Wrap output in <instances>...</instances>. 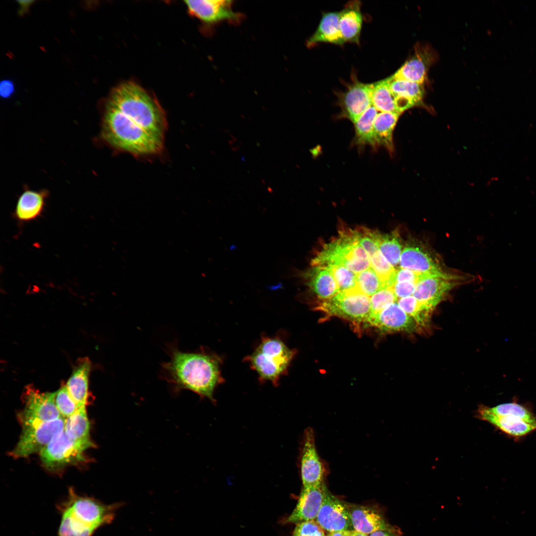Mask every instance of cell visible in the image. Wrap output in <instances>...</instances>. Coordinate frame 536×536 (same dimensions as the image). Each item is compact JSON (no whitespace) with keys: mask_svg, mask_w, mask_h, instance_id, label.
Wrapping results in <instances>:
<instances>
[{"mask_svg":"<svg viewBox=\"0 0 536 536\" xmlns=\"http://www.w3.org/2000/svg\"><path fill=\"white\" fill-rule=\"evenodd\" d=\"M292 536H326L324 530L315 521L297 524Z\"/></svg>","mask_w":536,"mask_h":536,"instance_id":"obj_40","label":"cell"},{"mask_svg":"<svg viewBox=\"0 0 536 536\" xmlns=\"http://www.w3.org/2000/svg\"><path fill=\"white\" fill-rule=\"evenodd\" d=\"M433 50L416 47L414 54L393 75L396 78L423 84L429 67L436 59Z\"/></svg>","mask_w":536,"mask_h":536,"instance_id":"obj_17","label":"cell"},{"mask_svg":"<svg viewBox=\"0 0 536 536\" xmlns=\"http://www.w3.org/2000/svg\"><path fill=\"white\" fill-rule=\"evenodd\" d=\"M318 309L329 316L355 322H366L371 312L370 299L356 286L339 291L332 298L322 300Z\"/></svg>","mask_w":536,"mask_h":536,"instance_id":"obj_6","label":"cell"},{"mask_svg":"<svg viewBox=\"0 0 536 536\" xmlns=\"http://www.w3.org/2000/svg\"><path fill=\"white\" fill-rule=\"evenodd\" d=\"M48 195L46 190L25 189L17 200L15 217L21 222H29L39 217L44 209Z\"/></svg>","mask_w":536,"mask_h":536,"instance_id":"obj_21","label":"cell"},{"mask_svg":"<svg viewBox=\"0 0 536 536\" xmlns=\"http://www.w3.org/2000/svg\"><path fill=\"white\" fill-rule=\"evenodd\" d=\"M401 114L380 112L374 122V133L376 145L384 147L390 152L394 150L393 132Z\"/></svg>","mask_w":536,"mask_h":536,"instance_id":"obj_28","label":"cell"},{"mask_svg":"<svg viewBox=\"0 0 536 536\" xmlns=\"http://www.w3.org/2000/svg\"><path fill=\"white\" fill-rule=\"evenodd\" d=\"M354 530L365 534H370L380 530H393L397 529L389 524L383 516L369 507L345 503Z\"/></svg>","mask_w":536,"mask_h":536,"instance_id":"obj_18","label":"cell"},{"mask_svg":"<svg viewBox=\"0 0 536 536\" xmlns=\"http://www.w3.org/2000/svg\"><path fill=\"white\" fill-rule=\"evenodd\" d=\"M377 114V110L371 105L354 123L356 144L370 145L373 147L377 146L374 137V122Z\"/></svg>","mask_w":536,"mask_h":536,"instance_id":"obj_30","label":"cell"},{"mask_svg":"<svg viewBox=\"0 0 536 536\" xmlns=\"http://www.w3.org/2000/svg\"><path fill=\"white\" fill-rule=\"evenodd\" d=\"M370 299L371 312L369 316L378 313L387 306L397 301L392 286L382 287L372 295Z\"/></svg>","mask_w":536,"mask_h":536,"instance_id":"obj_39","label":"cell"},{"mask_svg":"<svg viewBox=\"0 0 536 536\" xmlns=\"http://www.w3.org/2000/svg\"><path fill=\"white\" fill-rule=\"evenodd\" d=\"M425 274L426 273H419L400 268L396 269L394 276V284L399 282H412L417 283Z\"/></svg>","mask_w":536,"mask_h":536,"instance_id":"obj_41","label":"cell"},{"mask_svg":"<svg viewBox=\"0 0 536 536\" xmlns=\"http://www.w3.org/2000/svg\"><path fill=\"white\" fill-rule=\"evenodd\" d=\"M167 349L169 360L161 364L160 377L175 391L188 390L214 402V391L224 381L221 358L203 347L182 351L174 342Z\"/></svg>","mask_w":536,"mask_h":536,"instance_id":"obj_2","label":"cell"},{"mask_svg":"<svg viewBox=\"0 0 536 536\" xmlns=\"http://www.w3.org/2000/svg\"><path fill=\"white\" fill-rule=\"evenodd\" d=\"M416 283L412 282H396L393 286L395 294L398 299L413 295Z\"/></svg>","mask_w":536,"mask_h":536,"instance_id":"obj_42","label":"cell"},{"mask_svg":"<svg viewBox=\"0 0 536 536\" xmlns=\"http://www.w3.org/2000/svg\"><path fill=\"white\" fill-rule=\"evenodd\" d=\"M166 127L157 100L137 84L126 82L112 91L106 103L100 135L115 149L150 155L162 151Z\"/></svg>","mask_w":536,"mask_h":536,"instance_id":"obj_1","label":"cell"},{"mask_svg":"<svg viewBox=\"0 0 536 536\" xmlns=\"http://www.w3.org/2000/svg\"><path fill=\"white\" fill-rule=\"evenodd\" d=\"M119 506L78 495L70 487L66 498L56 505L61 516L57 535L93 536L99 529L112 522Z\"/></svg>","mask_w":536,"mask_h":536,"instance_id":"obj_3","label":"cell"},{"mask_svg":"<svg viewBox=\"0 0 536 536\" xmlns=\"http://www.w3.org/2000/svg\"><path fill=\"white\" fill-rule=\"evenodd\" d=\"M354 231L359 244L369 258L379 250L381 234L377 231L364 227H358L354 229Z\"/></svg>","mask_w":536,"mask_h":536,"instance_id":"obj_36","label":"cell"},{"mask_svg":"<svg viewBox=\"0 0 536 536\" xmlns=\"http://www.w3.org/2000/svg\"><path fill=\"white\" fill-rule=\"evenodd\" d=\"M91 363L88 358L80 361L66 385L68 391L79 408L85 407L88 393V376Z\"/></svg>","mask_w":536,"mask_h":536,"instance_id":"obj_26","label":"cell"},{"mask_svg":"<svg viewBox=\"0 0 536 536\" xmlns=\"http://www.w3.org/2000/svg\"><path fill=\"white\" fill-rule=\"evenodd\" d=\"M400 264L401 268L415 272L453 278L443 271L425 250L417 246L405 247L402 252Z\"/></svg>","mask_w":536,"mask_h":536,"instance_id":"obj_19","label":"cell"},{"mask_svg":"<svg viewBox=\"0 0 536 536\" xmlns=\"http://www.w3.org/2000/svg\"><path fill=\"white\" fill-rule=\"evenodd\" d=\"M372 104L380 112L402 113L397 97L389 88L387 78L373 83Z\"/></svg>","mask_w":536,"mask_h":536,"instance_id":"obj_29","label":"cell"},{"mask_svg":"<svg viewBox=\"0 0 536 536\" xmlns=\"http://www.w3.org/2000/svg\"><path fill=\"white\" fill-rule=\"evenodd\" d=\"M397 302L414 319L418 327H425L428 324L432 311L422 306L413 295L398 299Z\"/></svg>","mask_w":536,"mask_h":536,"instance_id":"obj_31","label":"cell"},{"mask_svg":"<svg viewBox=\"0 0 536 536\" xmlns=\"http://www.w3.org/2000/svg\"><path fill=\"white\" fill-rule=\"evenodd\" d=\"M315 521L329 533L354 530L345 503L332 494L327 487Z\"/></svg>","mask_w":536,"mask_h":536,"instance_id":"obj_11","label":"cell"},{"mask_svg":"<svg viewBox=\"0 0 536 536\" xmlns=\"http://www.w3.org/2000/svg\"><path fill=\"white\" fill-rule=\"evenodd\" d=\"M350 530L339 531L329 533L327 536H349Z\"/></svg>","mask_w":536,"mask_h":536,"instance_id":"obj_46","label":"cell"},{"mask_svg":"<svg viewBox=\"0 0 536 536\" xmlns=\"http://www.w3.org/2000/svg\"><path fill=\"white\" fill-rule=\"evenodd\" d=\"M402 249L400 240L396 234L382 235L379 250L393 267L400 263Z\"/></svg>","mask_w":536,"mask_h":536,"instance_id":"obj_33","label":"cell"},{"mask_svg":"<svg viewBox=\"0 0 536 536\" xmlns=\"http://www.w3.org/2000/svg\"><path fill=\"white\" fill-rule=\"evenodd\" d=\"M369 259L371 267L383 281L385 285L393 287L396 271L394 267L384 257L380 250Z\"/></svg>","mask_w":536,"mask_h":536,"instance_id":"obj_35","label":"cell"},{"mask_svg":"<svg viewBox=\"0 0 536 536\" xmlns=\"http://www.w3.org/2000/svg\"><path fill=\"white\" fill-rule=\"evenodd\" d=\"M14 86L12 82L9 80H4L0 84V94L4 98H8L13 93Z\"/></svg>","mask_w":536,"mask_h":536,"instance_id":"obj_43","label":"cell"},{"mask_svg":"<svg viewBox=\"0 0 536 536\" xmlns=\"http://www.w3.org/2000/svg\"><path fill=\"white\" fill-rule=\"evenodd\" d=\"M304 277L310 290L322 300L332 298L340 291L332 273L325 267L312 266Z\"/></svg>","mask_w":536,"mask_h":536,"instance_id":"obj_24","label":"cell"},{"mask_svg":"<svg viewBox=\"0 0 536 536\" xmlns=\"http://www.w3.org/2000/svg\"><path fill=\"white\" fill-rule=\"evenodd\" d=\"M372 88L373 83H364L353 78L345 92L338 95L341 115L354 124L372 105Z\"/></svg>","mask_w":536,"mask_h":536,"instance_id":"obj_12","label":"cell"},{"mask_svg":"<svg viewBox=\"0 0 536 536\" xmlns=\"http://www.w3.org/2000/svg\"><path fill=\"white\" fill-rule=\"evenodd\" d=\"M354 231L341 230L338 237L324 245L312 260V266H341L356 274L371 267L369 257Z\"/></svg>","mask_w":536,"mask_h":536,"instance_id":"obj_4","label":"cell"},{"mask_svg":"<svg viewBox=\"0 0 536 536\" xmlns=\"http://www.w3.org/2000/svg\"><path fill=\"white\" fill-rule=\"evenodd\" d=\"M86 446L70 439L64 429L56 435L40 452L43 464L50 470L86 460L83 452Z\"/></svg>","mask_w":536,"mask_h":536,"instance_id":"obj_8","label":"cell"},{"mask_svg":"<svg viewBox=\"0 0 536 536\" xmlns=\"http://www.w3.org/2000/svg\"><path fill=\"white\" fill-rule=\"evenodd\" d=\"M55 402L60 414L64 419L73 415L79 408L66 386H63L55 392Z\"/></svg>","mask_w":536,"mask_h":536,"instance_id":"obj_38","label":"cell"},{"mask_svg":"<svg viewBox=\"0 0 536 536\" xmlns=\"http://www.w3.org/2000/svg\"><path fill=\"white\" fill-rule=\"evenodd\" d=\"M361 5L359 0L349 1L339 11V27L345 42L359 44L363 21Z\"/></svg>","mask_w":536,"mask_h":536,"instance_id":"obj_23","label":"cell"},{"mask_svg":"<svg viewBox=\"0 0 536 536\" xmlns=\"http://www.w3.org/2000/svg\"><path fill=\"white\" fill-rule=\"evenodd\" d=\"M401 533L399 529L393 530H380L374 532L368 536H401Z\"/></svg>","mask_w":536,"mask_h":536,"instance_id":"obj_44","label":"cell"},{"mask_svg":"<svg viewBox=\"0 0 536 536\" xmlns=\"http://www.w3.org/2000/svg\"><path fill=\"white\" fill-rule=\"evenodd\" d=\"M278 337L263 336L259 345L245 358L262 382H270L277 386L280 378L287 373L294 355Z\"/></svg>","mask_w":536,"mask_h":536,"instance_id":"obj_5","label":"cell"},{"mask_svg":"<svg viewBox=\"0 0 536 536\" xmlns=\"http://www.w3.org/2000/svg\"><path fill=\"white\" fill-rule=\"evenodd\" d=\"M190 13L207 24L222 21L238 22L241 15L232 9L229 0H185Z\"/></svg>","mask_w":536,"mask_h":536,"instance_id":"obj_13","label":"cell"},{"mask_svg":"<svg viewBox=\"0 0 536 536\" xmlns=\"http://www.w3.org/2000/svg\"><path fill=\"white\" fill-rule=\"evenodd\" d=\"M64 431L71 440L88 448L95 447L90 437V423L85 407L79 408L73 415L65 419Z\"/></svg>","mask_w":536,"mask_h":536,"instance_id":"obj_27","label":"cell"},{"mask_svg":"<svg viewBox=\"0 0 536 536\" xmlns=\"http://www.w3.org/2000/svg\"><path fill=\"white\" fill-rule=\"evenodd\" d=\"M451 278L426 274L416 283L413 296L422 306L433 311L456 285Z\"/></svg>","mask_w":536,"mask_h":536,"instance_id":"obj_15","label":"cell"},{"mask_svg":"<svg viewBox=\"0 0 536 536\" xmlns=\"http://www.w3.org/2000/svg\"><path fill=\"white\" fill-rule=\"evenodd\" d=\"M387 80L391 91L398 99L403 111L421 103L424 93L423 84L393 76Z\"/></svg>","mask_w":536,"mask_h":536,"instance_id":"obj_25","label":"cell"},{"mask_svg":"<svg viewBox=\"0 0 536 536\" xmlns=\"http://www.w3.org/2000/svg\"><path fill=\"white\" fill-rule=\"evenodd\" d=\"M491 413L497 415H512L519 417L536 426V417L527 406L516 402L498 404L490 407L486 406Z\"/></svg>","mask_w":536,"mask_h":536,"instance_id":"obj_32","label":"cell"},{"mask_svg":"<svg viewBox=\"0 0 536 536\" xmlns=\"http://www.w3.org/2000/svg\"><path fill=\"white\" fill-rule=\"evenodd\" d=\"M19 5V12L20 14H23L28 11V9L33 1L24 0L18 1Z\"/></svg>","mask_w":536,"mask_h":536,"instance_id":"obj_45","label":"cell"},{"mask_svg":"<svg viewBox=\"0 0 536 536\" xmlns=\"http://www.w3.org/2000/svg\"><path fill=\"white\" fill-rule=\"evenodd\" d=\"M327 486L324 483L317 486H303L297 503L286 522L298 524L315 520L322 505Z\"/></svg>","mask_w":536,"mask_h":536,"instance_id":"obj_16","label":"cell"},{"mask_svg":"<svg viewBox=\"0 0 536 536\" xmlns=\"http://www.w3.org/2000/svg\"><path fill=\"white\" fill-rule=\"evenodd\" d=\"M63 417L40 425L22 429L16 446L10 455L13 458L27 457L40 452L54 436L64 429Z\"/></svg>","mask_w":536,"mask_h":536,"instance_id":"obj_9","label":"cell"},{"mask_svg":"<svg viewBox=\"0 0 536 536\" xmlns=\"http://www.w3.org/2000/svg\"><path fill=\"white\" fill-rule=\"evenodd\" d=\"M55 392L44 393L28 386L23 394L24 407L17 414L22 429L62 417L55 402Z\"/></svg>","mask_w":536,"mask_h":536,"instance_id":"obj_7","label":"cell"},{"mask_svg":"<svg viewBox=\"0 0 536 536\" xmlns=\"http://www.w3.org/2000/svg\"><path fill=\"white\" fill-rule=\"evenodd\" d=\"M350 536H368V535L356 530H352L350 531Z\"/></svg>","mask_w":536,"mask_h":536,"instance_id":"obj_47","label":"cell"},{"mask_svg":"<svg viewBox=\"0 0 536 536\" xmlns=\"http://www.w3.org/2000/svg\"><path fill=\"white\" fill-rule=\"evenodd\" d=\"M300 466L303 486H317L325 482L327 469L317 452L315 434L311 428H307L304 433Z\"/></svg>","mask_w":536,"mask_h":536,"instance_id":"obj_10","label":"cell"},{"mask_svg":"<svg viewBox=\"0 0 536 536\" xmlns=\"http://www.w3.org/2000/svg\"><path fill=\"white\" fill-rule=\"evenodd\" d=\"M384 286V283L371 267L357 274V287L368 296Z\"/></svg>","mask_w":536,"mask_h":536,"instance_id":"obj_34","label":"cell"},{"mask_svg":"<svg viewBox=\"0 0 536 536\" xmlns=\"http://www.w3.org/2000/svg\"><path fill=\"white\" fill-rule=\"evenodd\" d=\"M365 322L386 333H411L416 331L419 327L414 319L399 306L397 301L369 316Z\"/></svg>","mask_w":536,"mask_h":536,"instance_id":"obj_14","label":"cell"},{"mask_svg":"<svg viewBox=\"0 0 536 536\" xmlns=\"http://www.w3.org/2000/svg\"><path fill=\"white\" fill-rule=\"evenodd\" d=\"M325 268L332 273L340 291L350 289L357 286V274L349 269L341 266H329Z\"/></svg>","mask_w":536,"mask_h":536,"instance_id":"obj_37","label":"cell"},{"mask_svg":"<svg viewBox=\"0 0 536 536\" xmlns=\"http://www.w3.org/2000/svg\"><path fill=\"white\" fill-rule=\"evenodd\" d=\"M476 416L486 421L505 434L514 437L525 436L536 430V426L512 415H497L489 412L486 406H480Z\"/></svg>","mask_w":536,"mask_h":536,"instance_id":"obj_20","label":"cell"},{"mask_svg":"<svg viewBox=\"0 0 536 536\" xmlns=\"http://www.w3.org/2000/svg\"><path fill=\"white\" fill-rule=\"evenodd\" d=\"M339 19V12H323L317 29L307 41V46L313 47L320 42L343 45L345 41L340 30Z\"/></svg>","mask_w":536,"mask_h":536,"instance_id":"obj_22","label":"cell"}]
</instances>
